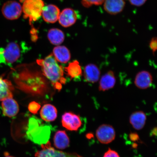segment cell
Here are the masks:
<instances>
[{
    "label": "cell",
    "mask_w": 157,
    "mask_h": 157,
    "mask_svg": "<svg viewBox=\"0 0 157 157\" xmlns=\"http://www.w3.org/2000/svg\"><path fill=\"white\" fill-rule=\"evenodd\" d=\"M37 62L54 87L58 90L61 89L62 85L66 83V79L62 67L58 64L53 55H49L44 59L38 60Z\"/></svg>",
    "instance_id": "cell-1"
},
{
    "label": "cell",
    "mask_w": 157,
    "mask_h": 157,
    "mask_svg": "<svg viewBox=\"0 0 157 157\" xmlns=\"http://www.w3.org/2000/svg\"><path fill=\"white\" fill-rule=\"evenodd\" d=\"M51 128L42 124L40 120L35 117L29 120L26 134L29 140L39 145L46 144L50 138Z\"/></svg>",
    "instance_id": "cell-2"
},
{
    "label": "cell",
    "mask_w": 157,
    "mask_h": 157,
    "mask_svg": "<svg viewBox=\"0 0 157 157\" xmlns=\"http://www.w3.org/2000/svg\"><path fill=\"white\" fill-rule=\"evenodd\" d=\"M44 6L43 0H24L22 6L24 18L28 19L30 23L38 20Z\"/></svg>",
    "instance_id": "cell-3"
},
{
    "label": "cell",
    "mask_w": 157,
    "mask_h": 157,
    "mask_svg": "<svg viewBox=\"0 0 157 157\" xmlns=\"http://www.w3.org/2000/svg\"><path fill=\"white\" fill-rule=\"evenodd\" d=\"M1 11L5 18L14 20L20 17L22 12V6L16 1H10L4 4Z\"/></svg>",
    "instance_id": "cell-4"
},
{
    "label": "cell",
    "mask_w": 157,
    "mask_h": 157,
    "mask_svg": "<svg viewBox=\"0 0 157 157\" xmlns=\"http://www.w3.org/2000/svg\"><path fill=\"white\" fill-rule=\"evenodd\" d=\"M116 133L113 126L108 124H103L98 128L96 131V136L100 143L104 144H109L115 140Z\"/></svg>",
    "instance_id": "cell-5"
},
{
    "label": "cell",
    "mask_w": 157,
    "mask_h": 157,
    "mask_svg": "<svg viewBox=\"0 0 157 157\" xmlns=\"http://www.w3.org/2000/svg\"><path fill=\"white\" fill-rule=\"evenodd\" d=\"M21 49L18 44L11 42L3 48V56L5 64H12L20 57Z\"/></svg>",
    "instance_id": "cell-6"
},
{
    "label": "cell",
    "mask_w": 157,
    "mask_h": 157,
    "mask_svg": "<svg viewBox=\"0 0 157 157\" xmlns=\"http://www.w3.org/2000/svg\"><path fill=\"white\" fill-rule=\"evenodd\" d=\"M62 123L63 126L71 131H78L82 125L79 116L71 112L63 114L62 117Z\"/></svg>",
    "instance_id": "cell-7"
},
{
    "label": "cell",
    "mask_w": 157,
    "mask_h": 157,
    "mask_svg": "<svg viewBox=\"0 0 157 157\" xmlns=\"http://www.w3.org/2000/svg\"><path fill=\"white\" fill-rule=\"evenodd\" d=\"M153 82L151 74L147 71L143 70L137 74L134 83L136 87L140 90H146L151 87Z\"/></svg>",
    "instance_id": "cell-8"
},
{
    "label": "cell",
    "mask_w": 157,
    "mask_h": 157,
    "mask_svg": "<svg viewBox=\"0 0 157 157\" xmlns=\"http://www.w3.org/2000/svg\"><path fill=\"white\" fill-rule=\"evenodd\" d=\"M77 14L73 9L67 8L60 13L58 18L60 24L63 27H68L72 26L76 22Z\"/></svg>",
    "instance_id": "cell-9"
},
{
    "label": "cell",
    "mask_w": 157,
    "mask_h": 157,
    "mask_svg": "<svg viewBox=\"0 0 157 157\" xmlns=\"http://www.w3.org/2000/svg\"><path fill=\"white\" fill-rule=\"evenodd\" d=\"M99 81V91L105 92L112 89L117 82L115 72L113 71H109L100 78Z\"/></svg>",
    "instance_id": "cell-10"
},
{
    "label": "cell",
    "mask_w": 157,
    "mask_h": 157,
    "mask_svg": "<svg viewBox=\"0 0 157 157\" xmlns=\"http://www.w3.org/2000/svg\"><path fill=\"white\" fill-rule=\"evenodd\" d=\"M2 101V111L5 116L12 117L18 113L19 106L17 101L13 98H7Z\"/></svg>",
    "instance_id": "cell-11"
},
{
    "label": "cell",
    "mask_w": 157,
    "mask_h": 157,
    "mask_svg": "<svg viewBox=\"0 0 157 157\" xmlns=\"http://www.w3.org/2000/svg\"><path fill=\"white\" fill-rule=\"evenodd\" d=\"M84 79L88 83H95L99 81L101 77V71L97 65L88 64L84 68L83 71Z\"/></svg>",
    "instance_id": "cell-12"
},
{
    "label": "cell",
    "mask_w": 157,
    "mask_h": 157,
    "mask_svg": "<svg viewBox=\"0 0 157 157\" xmlns=\"http://www.w3.org/2000/svg\"><path fill=\"white\" fill-rule=\"evenodd\" d=\"M60 13V9L56 6L50 4L44 6L42 16L46 22L54 23L58 21Z\"/></svg>",
    "instance_id": "cell-13"
},
{
    "label": "cell",
    "mask_w": 157,
    "mask_h": 157,
    "mask_svg": "<svg viewBox=\"0 0 157 157\" xmlns=\"http://www.w3.org/2000/svg\"><path fill=\"white\" fill-rule=\"evenodd\" d=\"M104 9L107 13L112 15L118 14L124 8V0H105L103 4Z\"/></svg>",
    "instance_id": "cell-14"
},
{
    "label": "cell",
    "mask_w": 157,
    "mask_h": 157,
    "mask_svg": "<svg viewBox=\"0 0 157 157\" xmlns=\"http://www.w3.org/2000/svg\"><path fill=\"white\" fill-rule=\"evenodd\" d=\"M147 116L144 112L136 111L129 117V121L133 128L136 130L142 129L146 124Z\"/></svg>",
    "instance_id": "cell-15"
},
{
    "label": "cell",
    "mask_w": 157,
    "mask_h": 157,
    "mask_svg": "<svg viewBox=\"0 0 157 157\" xmlns=\"http://www.w3.org/2000/svg\"><path fill=\"white\" fill-rule=\"evenodd\" d=\"M57 115L58 111L56 108L50 104L44 105L40 110L41 118L47 122H52L56 120Z\"/></svg>",
    "instance_id": "cell-16"
},
{
    "label": "cell",
    "mask_w": 157,
    "mask_h": 157,
    "mask_svg": "<svg viewBox=\"0 0 157 157\" xmlns=\"http://www.w3.org/2000/svg\"><path fill=\"white\" fill-rule=\"evenodd\" d=\"M13 90L14 88L11 82L0 76V101L7 98H13Z\"/></svg>",
    "instance_id": "cell-17"
},
{
    "label": "cell",
    "mask_w": 157,
    "mask_h": 157,
    "mask_svg": "<svg viewBox=\"0 0 157 157\" xmlns=\"http://www.w3.org/2000/svg\"><path fill=\"white\" fill-rule=\"evenodd\" d=\"M54 142L56 148L64 150L69 146L70 139L65 131H58L55 133Z\"/></svg>",
    "instance_id": "cell-18"
},
{
    "label": "cell",
    "mask_w": 157,
    "mask_h": 157,
    "mask_svg": "<svg viewBox=\"0 0 157 157\" xmlns=\"http://www.w3.org/2000/svg\"><path fill=\"white\" fill-rule=\"evenodd\" d=\"M53 55L57 61L63 63H67L71 59L70 51L64 46H58L55 48L53 51Z\"/></svg>",
    "instance_id": "cell-19"
},
{
    "label": "cell",
    "mask_w": 157,
    "mask_h": 157,
    "mask_svg": "<svg viewBox=\"0 0 157 157\" xmlns=\"http://www.w3.org/2000/svg\"><path fill=\"white\" fill-rule=\"evenodd\" d=\"M48 37L51 44L55 45L62 44L64 39L63 32L58 29H52L49 30Z\"/></svg>",
    "instance_id": "cell-20"
},
{
    "label": "cell",
    "mask_w": 157,
    "mask_h": 157,
    "mask_svg": "<svg viewBox=\"0 0 157 157\" xmlns=\"http://www.w3.org/2000/svg\"><path fill=\"white\" fill-rule=\"evenodd\" d=\"M66 69L68 75L71 78H78L82 75V70L81 66L77 60L70 63Z\"/></svg>",
    "instance_id": "cell-21"
},
{
    "label": "cell",
    "mask_w": 157,
    "mask_h": 157,
    "mask_svg": "<svg viewBox=\"0 0 157 157\" xmlns=\"http://www.w3.org/2000/svg\"><path fill=\"white\" fill-rule=\"evenodd\" d=\"M42 150L38 151L35 154L36 157H52V152L54 148L51 146L50 142L41 145Z\"/></svg>",
    "instance_id": "cell-22"
},
{
    "label": "cell",
    "mask_w": 157,
    "mask_h": 157,
    "mask_svg": "<svg viewBox=\"0 0 157 157\" xmlns=\"http://www.w3.org/2000/svg\"><path fill=\"white\" fill-rule=\"evenodd\" d=\"M52 157H82L75 153H67L56 150L54 149Z\"/></svg>",
    "instance_id": "cell-23"
},
{
    "label": "cell",
    "mask_w": 157,
    "mask_h": 157,
    "mask_svg": "<svg viewBox=\"0 0 157 157\" xmlns=\"http://www.w3.org/2000/svg\"><path fill=\"white\" fill-rule=\"evenodd\" d=\"M105 0H82V4L84 7L89 8L93 6L103 4Z\"/></svg>",
    "instance_id": "cell-24"
},
{
    "label": "cell",
    "mask_w": 157,
    "mask_h": 157,
    "mask_svg": "<svg viewBox=\"0 0 157 157\" xmlns=\"http://www.w3.org/2000/svg\"><path fill=\"white\" fill-rule=\"evenodd\" d=\"M41 107L40 105L35 101L31 102L28 106V109L31 113L36 114L38 113Z\"/></svg>",
    "instance_id": "cell-25"
},
{
    "label": "cell",
    "mask_w": 157,
    "mask_h": 157,
    "mask_svg": "<svg viewBox=\"0 0 157 157\" xmlns=\"http://www.w3.org/2000/svg\"><path fill=\"white\" fill-rule=\"evenodd\" d=\"M103 157H120L115 151L109 148L104 154Z\"/></svg>",
    "instance_id": "cell-26"
},
{
    "label": "cell",
    "mask_w": 157,
    "mask_h": 157,
    "mask_svg": "<svg viewBox=\"0 0 157 157\" xmlns=\"http://www.w3.org/2000/svg\"><path fill=\"white\" fill-rule=\"evenodd\" d=\"M157 38L156 37H154L151 39L150 43H149V46L154 54L156 52L157 50Z\"/></svg>",
    "instance_id": "cell-27"
},
{
    "label": "cell",
    "mask_w": 157,
    "mask_h": 157,
    "mask_svg": "<svg viewBox=\"0 0 157 157\" xmlns=\"http://www.w3.org/2000/svg\"><path fill=\"white\" fill-rule=\"evenodd\" d=\"M129 1L132 5L140 7L144 5L147 0H129Z\"/></svg>",
    "instance_id": "cell-28"
},
{
    "label": "cell",
    "mask_w": 157,
    "mask_h": 157,
    "mask_svg": "<svg viewBox=\"0 0 157 157\" xmlns=\"http://www.w3.org/2000/svg\"><path fill=\"white\" fill-rule=\"evenodd\" d=\"M129 138L130 140L133 142H136L138 141L139 139V136L137 133L132 132L130 133L129 135Z\"/></svg>",
    "instance_id": "cell-29"
},
{
    "label": "cell",
    "mask_w": 157,
    "mask_h": 157,
    "mask_svg": "<svg viewBox=\"0 0 157 157\" xmlns=\"http://www.w3.org/2000/svg\"><path fill=\"white\" fill-rule=\"evenodd\" d=\"M3 48H0V63H5L3 56Z\"/></svg>",
    "instance_id": "cell-30"
},
{
    "label": "cell",
    "mask_w": 157,
    "mask_h": 157,
    "mask_svg": "<svg viewBox=\"0 0 157 157\" xmlns=\"http://www.w3.org/2000/svg\"><path fill=\"white\" fill-rule=\"evenodd\" d=\"M94 137V135L93 134V133H88V134L86 135V137L88 139H91L92 138H93Z\"/></svg>",
    "instance_id": "cell-31"
},
{
    "label": "cell",
    "mask_w": 157,
    "mask_h": 157,
    "mask_svg": "<svg viewBox=\"0 0 157 157\" xmlns=\"http://www.w3.org/2000/svg\"><path fill=\"white\" fill-rule=\"evenodd\" d=\"M5 157H14L12 156H10L8 154H7V152H5Z\"/></svg>",
    "instance_id": "cell-32"
}]
</instances>
